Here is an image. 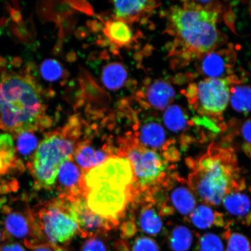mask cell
I'll return each instance as SVG.
<instances>
[{
  "label": "cell",
  "mask_w": 251,
  "mask_h": 251,
  "mask_svg": "<svg viewBox=\"0 0 251 251\" xmlns=\"http://www.w3.org/2000/svg\"><path fill=\"white\" fill-rule=\"evenodd\" d=\"M125 152L132 166L135 181L141 187L154 184L168 167L167 161L158 152L140 145L136 139L127 143Z\"/></svg>",
  "instance_id": "obj_7"
},
{
  "label": "cell",
  "mask_w": 251,
  "mask_h": 251,
  "mask_svg": "<svg viewBox=\"0 0 251 251\" xmlns=\"http://www.w3.org/2000/svg\"><path fill=\"white\" fill-rule=\"evenodd\" d=\"M135 181L132 166L125 157L113 156L84 174V191L103 184L130 188Z\"/></svg>",
  "instance_id": "obj_9"
},
{
  "label": "cell",
  "mask_w": 251,
  "mask_h": 251,
  "mask_svg": "<svg viewBox=\"0 0 251 251\" xmlns=\"http://www.w3.org/2000/svg\"><path fill=\"white\" fill-rule=\"evenodd\" d=\"M234 76L207 78L187 87L185 96L192 108L200 116L216 122L221 121L230 97V86Z\"/></svg>",
  "instance_id": "obj_6"
},
{
  "label": "cell",
  "mask_w": 251,
  "mask_h": 251,
  "mask_svg": "<svg viewBox=\"0 0 251 251\" xmlns=\"http://www.w3.org/2000/svg\"><path fill=\"white\" fill-rule=\"evenodd\" d=\"M137 233L136 224L133 221H128L124 223L121 227V236L123 239H128L134 236Z\"/></svg>",
  "instance_id": "obj_35"
},
{
  "label": "cell",
  "mask_w": 251,
  "mask_h": 251,
  "mask_svg": "<svg viewBox=\"0 0 251 251\" xmlns=\"http://www.w3.org/2000/svg\"><path fill=\"white\" fill-rule=\"evenodd\" d=\"M70 201L71 215L77 223L79 234L83 237H98L117 227L119 224L91 211L82 197Z\"/></svg>",
  "instance_id": "obj_10"
},
{
  "label": "cell",
  "mask_w": 251,
  "mask_h": 251,
  "mask_svg": "<svg viewBox=\"0 0 251 251\" xmlns=\"http://www.w3.org/2000/svg\"><path fill=\"white\" fill-rule=\"evenodd\" d=\"M193 242L192 232L183 225L176 226L169 236V244L172 251H189Z\"/></svg>",
  "instance_id": "obj_25"
},
{
  "label": "cell",
  "mask_w": 251,
  "mask_h": 251,
  "mask_svg": "<svg viewBox=\"0 0 251 251\" xmlns=\"http://www.w3.org/2000/svg\"><path fill=\"white\" fill-rule=\"evenodd\" d=\"M183 181L172 191L171 200L172 205L178 213L190 216L196 209L197 201L195 194L191 189L188 181Z\"/></svg>",
  "instance_id": "obj_20"
},
{
  "label": "cell",
  "mask_w": 251,
  "mask_h": 251,
  "mask_svg": "<svg viewBox=\"0 0 251 251\" xmlns=\"http://www.w3.org/2000/svg\"><path fill=\"white\" fill-rule=\"evenodd\" d=\"M109 155L104 150L96 149L86 141L77 144L74 157L81 168L90 170L106 161Z\"/></svg>",
  "instance_id": "obj_18"
},
{
  "label": "cell",
  "mask_w": 251,
  "mask_h": 251,
  "mask_svg": "<svg viewBox=\"0 0 251 251\" xmlns=\"http://www.w3.org/2000/svg\"><path fill=\"white\" fill-rule=\"evenodd\" d=\"M0 251H26L24 248L18 243H11L4 245L0 248Z\"/></svg>",
  "instance_id": "obj_38"
},
{
  "label": "cell",
  "mask_w": 251,
  "mask_h": 251,
  "mask_svg": "<svg viewBox=\"0 0 251 251\" xmlns=\"http://www.w3.org/2000/svg\"><path fill=\"white\" fill-rule=\"evenodd\" d=\"M84 199L91 211L118 222L130 200V188L108 184L99 185L87 190Z\"/></svg>",
  "instance_id": "obj_8"
},
{
  "label": "cell",
  "mask_w": 251,
  "mask_h": 251,
  "mask_svg": "<svg viewBox=\"0 0 251 251\" xmlns=\"http://www.w3.org/2000/svg\"><path fill=\"white\" fill-rule=\"evenodd\" d=\"M189 218L191 224L201 230L213 226L227 227L230 225L222 213L215 211L206 204L197 206Z\"/></svg>",
  "instance_id": "obj_17"
},
{
  "label": "cell",
  "mask_w": 251,
  "mask_h": 251,
  "mask_svg": "<svg viewBox=\"0 0 251 251\" xmlns=\"http://www.w3.org/2000/svg\"><path fill=\"white\" fill-rule=\"evenodd\" d=\"M103 32L113 45L119 48L129 47L134 38L129 25L115 18L105 22Z\"/></svg>",
  "instance_id": "obj_19"
},
{
  "label": "cell",
  "mask_w": 251,
  "mask_h": 251,
  "mask_svg": "<svg viewBox=\"0 0 251 251\" xmlns=\"http://www.w3.org/2000/svg\"><path fill=\"white\" fill-rule=\"evenodd\" d=\"M36 214L33 213L34 221L47 243L60 246L79 233L77 223L71 215L70 201L64 198L44 203Z\"/></svg>",
  "instance_id": "obj_5"
},
{
  "label": "cell",
  "mask_w": 251,
  "mask_h": 251,
  "mask_svg": "<svg viewBox=\"0 0 251 251\" xmlns=\"http://www.w3.org/2000/svg\"><path fill=\"white\" fill-rule=\"evenodd\" d=\"M235 191L223 200L225 211L241 224L251 225V187L248 191Z\"/></svg>",
  "instance_id": "obj_14"
},
{
  "label": "cell",
  "mask_w": 251,
  "mask_h": 251,
  "mask_svg": "<svg viewBox=\"0 0 251 251\" xmlns=\"http://www.w3.org/2000/svg\"><path fill=\"white\" fill-rule=\"evenodd\" d=\"M18 152L24 156H28L36 150L38 140L33 132L25 131L15 135Z\"/></svg>",
  "instance_id": "obj_30"
},
{
  "label": "cell",
  "mask_w": 251,
  "mask_h": 251,
  "mask_svg": "<svg viewBox=\"0 0 251 251\" xmlns=\"http://www.w3.org/2000/svg\"><path fill=\"white\" fill-rule=\"evenodd\" d=\"M32 251H66L64 248L55 246L49 243H43L36 245L31 249Z\"/></svg>",
  "instance_id": "obj_36"
},
{
  "label": "cell",
  "mask_w": 251,
  "mask_h": 251,
  "mask_svg": "<svg viewBox=\"0 0 251 251\" xmlns=\"http://www.w3.org/2000/svg\"><path fill=\"white\" fill-rule=\"evenodd\" d=\"M230 99L231 104L235 111L246 114L251 112V87H231Z\"/></svg>",
  "instance_id": "obj_26"
},
{
  "label": "cell",
  "mask_w": 251,
  "mask_h": 251,
  "mask_svg": "<svg viewBox=\"0 0 251 251\" xmlns=\"http://www.w3.org/2000/svg\"><path fill=\"white\" fill-rule=\"evenodd\" d=\"M80 251H108V248L98 237L89 238L82 245Z\"/></svg>",
  "instance_id": "obj_34"
},
{
  "label": "cell",
  "mask_w": 251,
  "mask_h": 251,
  "mask_svg": "<svg viewBox=\"0 0 251 251\" xmlns=\"http://www.w3.org/2000/svg\"><path fill=\"white\" fill-rule=\"evenodd\" d=\"M18 164L13 138L9 133L0 134V177Z\"/></svg>",
  "instance_id": "obj_23"
},
{
  "label": "cell",
  "mask_w": 251,
  "mask_h": 251,
  "mask_svg": "<svg viewBox=\"0 0 251 251\" xmlns=\"http://www.w3.org/2000/svg\"><path fill=\"white\" fill-rule=\"evenodd\" d=\"M114 18L130 24L139 21L158 7L159 2L154 1H113Z\"/></svg>",
  "instance_id": "obj_15"
},
{
  "label": "cell",
  "mask_w": 251,
  "mask_h": 251,
  "mask_svg": "<svg viewBox=\"0 0 251 251\" xmlns=\"http://www.w3.org/2000/svg\"><path fill=\"white\" fill-rule=\"evenodd\" d=\"M223 237L227 241L225 251H251L250 241L246 235L227 229Z\"/></svg>",
  "instance_id": "obj_28"
},
{
  "label": "cell",
  "mask_w": 251,
  "mask_h": 251,
  "mask_svg": "<svg viewBox=\"0 0 251 251\" xmlns=\"http://www.w3.org/2000/svg\"><path fill=\"white\" fill-rule=\"evenodd\" d=\"M131 251H159V246L151 238L140 237L134 240Z\"/></svg>",
  "instance_id": "obj_32"
},
{
  "label": "cell",
  "mask_w": 251,
  "mask_h": 251,
  "mask_svg": "<svg viewBox=\"0 0 251 251\" xmlns=\"http://www.w3.org/2000/svg\"><path fill=\"white\" fill-rule=\"evenodd\" d=\"M164 122L168 129L175 133L186 130L191 126L186 112L178 105H171L165 109Z\"/></svg>",
  "instance_id": "obj_24"
},
{
  "label": "cell",
  "mask_w": 251,
  "mask_h": 251,
  "mask_svg": "<svg viewBox=\"0 0 251 251\" xmlns=\"http://www.w3.org/2000/svg\"><path fill=\"white\" fill-rule=\"evenodd\" d=\"M47 96L29 68H0V129L17 135L51 126Z\"/></svg>",
  "instance_id": "obj_1"
},
{
  "label": "cell",
  "mask_w": 251,
  "mask_h": 251,
  "mask_svg": "<svg viewBox=\"0 0 251 251\" xmlns=\"http://www.w3.org/2000/svg\"><path fill=\"white\" fill-rule=\"evenodd\" d=\"M197 251H224V246L218 235L208 233L200 236L197 244Z\"/></svg>",
  "instance_id": "obj_31"
},
{
  "label": "cell",
  "mask_w": 251,
  "mask_h": 251,
  "mask_svg": "<svg viewBox=\"0 0 251 251\" xmlns=\"http://www.w3.org/2000/svg\"><path fill=\"white\" fill-rule=\"evenodd\" d=\"M41 74L46 80L49 81H58L65 77V71L60 62L55 59H47L42 63Z\"/></svg>",
  "instance_id": "obj_29"
},
{
  "label": "cell",
  "mask_w": 251,
  "mask_h": 251,
  "mask_svg": "<svg viewBox=\"0 0 251 251\" xmlns=\"http://www.w3.org/2000/svg\"><path fill=\"white\" fill-rule=\"evenodd\" d=\"M140 226L144 233L152 235H158L162 230V222L155 210L146 207L140 216Z\"/></svg>",
  "instance_id": "obj_27"
},
{
  "label": "cell",
  "mask_w": 251,
  "mask_h": 251,
  "mask_svg": "<svg viewBox=\"0 0 251 251\" xmlns=\"http://www.w3.org/2000/svg\"><path fill=\"white\" fill-rule=\"evenodd\" d=\"M83 124L79 117L72 116L64 127L45 134L29 166L37 188L54 186L59 166L73 158Z\"/></svg>",
  "instance_id": "obj_4"
},
{
  "label": "cell",
  "mask_w": 251,
  "mask_h": 251,
  "mask_svg": "<svg viewBox=\"0 0 251 251\" xmlns=\"http://www.w3.org/2000/svg\"><path fill=\"white\" fill-rule=\"evenodd\" d=\"M187 164L188 184L207 205H219L228 194L246 189L236 153L228 144H210L203 154L188 159Z\"/></svg>",
  "instance_id": "obj_3"
},
{
  "label": "cell",
  "mask_w": 251,
  "mask_h": 251,
  "mask_svg": "<svg viewBox=\"0 0 251 251\" xmlns=\"http://www.w3.org/2000/svg\"><path fill=\"white\" fill-rule=\"evenodd\" d=\"M243 139L242 149L246 154L251 158V118L244 122L241 128Z\"/></svg>",
  "instance_id": "obj_33"
},
{
  "label": "cell",
  "mask_w": 251,
  "mask_h": 251,
  "mask_svg": "<svg viewBox=\"0 0 251 251\" xmlns=\"http://www.w3.org/2000/svg\"><path fill=\"white\" fill-rule=\"evenodd\" d=\"M142 97L148 107L165 110L174 101L175 91L167 81L156 79L148 84Z\"/></svg>",
  "instance_id": "obj_16"
},
{
  "label": "cell",
  "mask_w": 251,
  "mask_h": 251,
  "mask_svg": "<svg viewBox=\"0 0 251 251\" xmlns=\"http://www.w3.org/2000/svg\"><path fill=\"white\" fill-rule=\"evenodd\" d=\"M137 133L139 134L140 143L150 148H162L166 143L164 128L155 121L147 122L141 125Z\"/></svg>",
  "instance_id": "obj_21"
},
{
  "label": "cell",
  "mask_w": 251,
  "mask_h": 251,
  "mask_svg": "<svg viewBox=\"0 0 251 251\" xmlns=\"http://www.w3.org/2000/svg\"><path fill=\"white\" fill-rule=\"evenodd\" d=\"M1 238H2L1 233V231H0V241H1ZM0 248H1V247H0Z\"/></svg>",
  "instance_id": "obj_39"
},
{
  "label": "cell",
  "mask_w": 251,
  "mask_h": 251,
  "mask_svg": "<svg viewBox=\"0 0 251 251\" xmlns=\"http://www.w3.org/2000/svg\"><path fill=\"white\" fill-rule=\"evenodd\" d=\"M127 77L126 69L121 62H109L102 68V83L109 90L121 89L126 82Z\"/></svg>",
  "instance_id": "obj_22"
},
{
  "label": "cell",
  "mask_w": 251,
  "mask_h": 251,
  "mask_svg": "<svg viewBox=\"0 0 251 251\" xmlns=\"http://www.w3.org/2000/svg\"><path fill=\"white\" fill-rule=\"evenodd\" d=\"M83 177L84 174L72 159L63 162L57 176L59 187L62 191L61 197L72 201L84 197Z\"/></svg>",
  "instance_id": "obj_12"
},
{
  "label": "cell",
  "mask_w": 251,
  "mask_h": 251,
  "mask_svg": "<svg viewBox=\"0 0 251 251\" xmlns=\"http://www.w3.org/2000/svg\"><path fill=\"white\" fill-rule=\"evenodd\" d=\"M74 9L84 12L88 15H93V9L89 3L86 1H70Z\"/></svg>",
  "instance_id": "obj_37"
},
{
  "label": "cell",
  "mask_w": 251,
  "mask_h": 251,
  "mask_svg": "<svg viewBox=\"0 0 251 251\" xmlns=\"http://www.w3.org/2000/svg\"><path fill=\"white\" fill-rule=\"evenodd\" d=\"M81 101L87 102L89 107L99 110L108 107L111 97L105 89L97 83L89 72L81 68L79 75Z\"/></svg>",
  "instance_id": "obj_13"
},
{
  "label": "cell",
  "mask_w": 251,
  "mask_h": 251,
  "mask_svg": "<svg viewBox=\"0 0 251 251\" xmlns=\"http://www.w3.org/2000/svg\"><path fill=\"white\" fill-rule=\"evenodd\" d=\"M250 11H251V3L250 4Z\"/></svg>",
  "instance_id": "obj_40"
},
{
  "label": "cell",
  "mask_w": 251,
  "mask_h": 251,
  "mask_svg": "<svg viewBox=\"0 0 251 251\" xmlns=\"http://www.w3.org/2000/svg\"><path fill=\"white\" fill-rule=\"evenodd\" d=\"M236 54L233 50L222 49L213 51L202 56L200 72L209 78H220L231 74Z\"/></svg>",
  "instance_id": "obj_11"
},
{
  "label": "cell",
  "mask_w": 251,
  "mask_h": 251,
  "mask_svg": "<svg viewBox=\"0 0 251 251\" xmlns=\"http://www.w3.org/2000/svg\"><path fill=\"white\" fill-rule=\"evenodd\" d=\"M167 33L174 37L169 56L172 64L182 65L214 51L225 37L218 29L219 12L203 8L198 1H184L167 14Z\"/></svg>",
  "instance_id": "obj_2"
}]
</instances>
